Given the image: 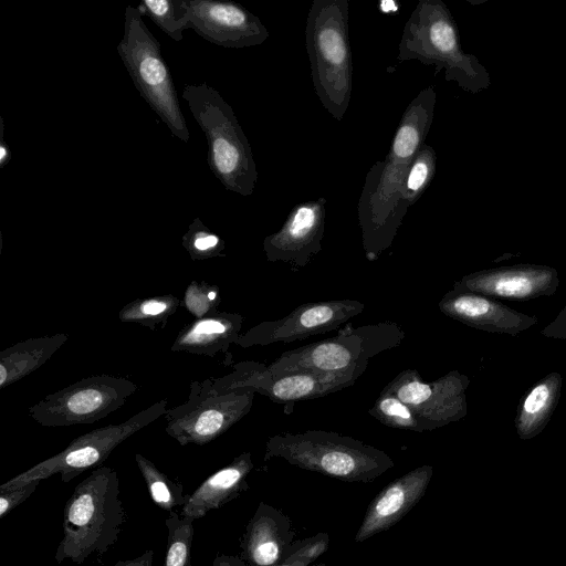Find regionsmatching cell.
<instances>
[{"instance_id":"cell-12","label":"cell","mask_w":566,"mask_h":566,"mask_svg":"<svg viewBox=\"0 0 566 566\" xmlns=\"http://www.w3.org/2000/svg\"><path fill=\"white\" fill-rule=\"evenodd\" d=\"M367 366L339 373L300 370L272 373L264 364L244 360L233 365V371L211 378L218 391L250 388L275 402H293L326 396L354 385Z\"/></svg>"},{"instance_id":"cell-16","label":"cell","mask_w":566,"mask_h":566,"mask_svg":"<svg viewBox=\"0 0 566 566\" xmlns=\"http://www.w3.org/2000/svg\"><path fill=\"white\" fill-rule=\"evenodd\" d=\"M326 199L298 203L281 229L263 240L268 261L304 268L322 250L325 231Z\"/></svg>"},{"instance_id":"cell-28","label":"cell","mask_w":566,"mask_h":566,"mask_svg":"<svg viewBox=\"0 0 566 566\" xmlns=\"http://www.w3.org/2000/svg\"><path fill=\"white\" fill-rule=\"evenodd\" d=\"M243 549L247 558L256 566H270L279 558L280 547L264 515L256 514L251 521L243 541Z\"/></svg>"},{"instance_id":"cell-25","label":"cell","mask_w":566,"mask_h":566,"mask_svg":"<svg viewBox=\"0 0 566 566\" xmlns=\"http://www.w3.org/2000/svg\"><path fill=\"white\" fill-rule=\"evenodd\" d=\"M135 461L155 504L168 513L182 509L189 496L185 495L182 484L172 481L140 453L135 454Z\"/></svg>"},{"instance_id":"cell-33","label":"cell","mask_w":566,"mask_h":566,"mask_svg":"<svg viewBox=\"0 0 566 566\" xmlns=\"http://www.w3.org/2000/svg\"><path fill=\"white\" fill-rule=\"evenodd\" d=\"M41 481L29 482L18 489L0 492V518L24 502L36 490Z\"/></svg>"},{"instance_id":"cell-30","label":"cell","mask_w":566,"mask_h":566,"mask_svg":"<svg viewBox=\"0 0 566 566\" xmlns=\"http://www.w3.org/2000/svg\"><path fill=\"white\" fill-rule=\"evenodd\" d=\"M181 243L193 261L223 256L226 243L203 222L196 218L181 238Z\"/></svg>"},{"instance_id":"cell-10","label":"cell","mask_w":566,"mask_h":566,"mask_svg":"<svg viewBox=\"0 0 566 566\" xmlns=\"http://www.w3.org/2000/svg\"><path fill=\"white\" fill-rule=\"evenodd\" d=\"M255 391H218L211 378L191 381L188 399L165 415V431L180 446H203L223 434L252 408Z\"/></svg>"},{"instance_id":"cell-4","label":"cell","mask_w":566,"mask_h":566,"mask_svg":"<svg viewBox=\"0 0 566 566\" xmlns=\"http://www.w3.org/2000/svg\"><path fill=\"white\" fill-rule=\"evenodd\" d=\"M181 97L207 138L210 170L227 190L243 197L252 195L256 165L232 107L207 82L185 84Z\"/></svg>"},{"instance_id":"cell-21","label":"cell","mask_w":566,"mask_h":566,"mask_svg":"<svg viewBox=\"0 0 566 566\" xmlns=\"http://www.w3.org/2000/svg\"><path fill=\"white\" fill-rule=\"evenodd\" d=\"M243 316L239 313L214 312L185 326L174 344L171 352L216 357L228 353L241 335Z\"/></svg>"},{"instance_id":"cell-11","label":"cell","mask_w":566,"mask_h":566,"mask_svg":"<svg viewBox=\"0 0 566 566\" xmlns=\"http://www.w3.org/2000/svg\"><path fill=\"white\" fill-rule=\"evenodd\" d=\"M137 388L125 377L93 375L46 395L28 413L48 428L91 424L124 406Z\"/></svg>"},{"instance_id":"cell-34","label":"cell","mask_w":566,"mask_h":566,"mask_svg":"<svg viewBox=\"0 0 566 566\" xmlns=\"http://www.w3.org/2000/svg\"><path fill=\"white\" fill-rule=\"evenodd\" d=\"M154 552L151 549L146 551L140 556L117 562L111 566H153Z\"/></svg>"},{"instance_id":"cell-7","label":"cell","mask_w":566,"mask_h":566,"mask_svg":"<svg viewBox=\"0 0 566 566\" xmlns=\"http://www.w3.org/2000/svg\"><path fill=\"white\" fill-rule=\"evenodd\" d=\"M405 336L403 329L391 321L358 327L347 325L334 337L284 352L268 368L275 374L345 371L368 366L370 358L399 346Z\"/></svg>"},{"instance_id":"cell-14","label":"cell","mask_w":566,"mask_h":566,"mask_svg":"<svg viewBox=\"0 0 566 566\" xmlns=\"http://www.w3.org/2000/svg\"><path fill=\"white\" fill-rule=\"evenodd\" d=\"M364 310V303L348 298L305 303L280 319L251 327L239 336L235 345L249 348L302 340L337 329Z\"/></svg>"},{"instance_id":"cell-1","label":"cell","mask_w":566,"mask_h":566,"mask_svg":"<svg viewBox=\"0 0 566 566\" xmlns=\"http://www.w3.org/2000/svg\"><path fill=\"white\" fill-rule=\"evenodd\" d=\"M436 101L432 86L420 91L405 109L385 159L376 161L365 177L357 211L369 261L391 247L408 211L407 174L429 133Z\"/></svg>"},{"instance_id":"cell-3","label":"cell","mask_w":566,"mask_h":566,"mask_svg":"<svg viewBox=\"0 0 566 566\" xmlns=\"http://www.w3.org/2000/svg\"><path fill=\"white\" fill-rule=\"evenodd\" d=\"M305 46L314 91L337 120L348 109L353 90L347 0H314L305 24Z\"/></svg>"},{"instance_id":"cell-22","label":"cell","mask_w":566,"mask_h":566,"mask_svg":"<svg viewBox=\"0 0 566 566\" xmlns=\"http://www.w3.org/2000/svg\"><path fill=\"white\" fill-rule=\"evenodd\" d=\"M69 339L64 333L30 338L0 353V388L13 385L43 366Z\"/></svg>"},{"instance_id":"cell-31","label":"cell","mask_w":566,"mask_h":566,"mask_svg":"<svg viewBox=\"0 0 566 566\" xmlns=\"http://www.w3.org/2000/svg\"><path fill=\"white\" fill-rule=\"evenodd\" d=\"M437 157L433 148L423 144L413 158L406 179V199L409 207L413 206L436 172Z\"/></svg>"},{"instance_id":"cell-18","label":"cell","mask_w":566,"mask_h":566,"mask_svg":"<svg viewBox=\"0 0 566 566\" xmlns=\"http://www.w3.org/2000/svg\"><path fill=\"white\" fill-rule=\"evenodd\" d=\"M431 474L432 468L422 465L387 485L367 510L356 542H363L399 521L422 497Z\"/></svg>"},{"instance_id":"cell-6","label":"cell","mask_w":566,"mask_h":566,"mask_svg":"<svg viewBox=\"0 0 566 566\" xmlns=\"http://www.w3.org/2000/svg\"><path fill=\"white\" fill-rule=\"evenodd\" d=\"M116 50L139 95L175 137L189 142V129L160 43L135 7L125 8L124 32Z\"/></svg>"},{"instance_id":"cell-26","label":"cell","mask_w":566,"mask_h":566,"mask_svg":"<svg viewBox=\"0 0 566 566\" xmlns=\"http://www.w3.org/2000/svg\"><path fill=\"white\" fill-rule=\"evenodd\" d=\"M137 9L176 42L181 41L184 31L189 29L187 0H145Z\"/></svg>"},{"instance_id":"cell-35","label":"cell","mask_w":566,"mask_h":566,"mask_svg":"<svg viewBox=\"0 0 566 566\" xmlns=\"http://www.w3.org/2000/svg\"><path fill=\"white\" fill-rule=\"evenodd\" d=\"M212 566H247L243 560L235 556L218 554L213 559Z\"/></svg>"},{"instance_id":"cell-27","label":"cell","mask_w":566,"mask_h":566,"mask_svg":"<svg viewBox=\"0 0 566 566\" xmlns=\"http://www.w3.org/2000/svg\"><path fill=\"white\" fill-rule=\"evenodd\" d=\"M195 520L170 512L165 523L168 531L164 566H191Z\"/></svg>"},{"instance_id":"cell-8","label":"cell","mask_w":566,"mask_h":566,"mask_svg":"<svg viewBox=\"0 0 566 566\" xmlns=\"http://www.w3.org/2000/svg\"><path fill=\"white\" fill-rule=\"evenodd\" d=\"M167 405L168 401L161 399L120 423L108 424L78 436L61 452L0 485V492L14 490L54 474H60L64 483L72 481L87 469L102 464L122 442L165 416Z\"/></svg>"},{"instance_id":"cell-15","label":"cell","mask_w":566,"mask_h":566,"mask_svg":"<svg viewBox=\"0 0 566 566\" xmlns=\"http://www.w3.org/2000/svg\"><path fill=\"white\" fill-rule=\"evenodd\" d=\"M189 29L208 42L231 49L262 44L270 32L260 18L232 1L187 0Z\"/></svg>"},{"instance_id":"cell-5","label":"cell","mask_w":566,"mask_h":566,"mask_svg":"<svg viewBox=\"0 0 566 566\" xmlns=\"http://www.w3.org/2000/svg\"><path fill=\"white\" fill-rule=\"evenodd\" d=\"M273 457L346 481L367 482L394 467V461L384 451L352 437L324 430L282 432L269 438L264 459Z\"/></svg>"},{"instance_id":"cell-2","label":"cell","mask_w":566,"mask_h":566,"mask_svg":"<svg viewBox=\"0 0 566 566\" xmlns=\"http://www.w3.org/2000/svg\"><path fill=\"white\" fill-rule=\"evenodd\" d=\"M125 521L117 472L109 467L96 468L65 503L55 560L81 565L93 554L103 556L117 542Z\"/></svg>"},{"instance_id":"cell-19","label":"cell","mask_w":566,"mask_h":566,"mask_svg":"<svg viewBox=\"0 0 566 566\" xmlns=\"http://www.w3.org/2000/svg\"><path fill=\"white\" fill-rule=\"evenodd\" d=\"M440 311L465 325L488 332L518 333L536 319L517 313L489 296L473 292L450 291L439 302Z\"/></svg>"},{"instance_id":"cell-29","label":"cell","mask_w":566,"mask_h":566,"mask_svg":"<svg viewBox=\"0 0 566 566\" xmlns=\"http://www.w3.org/2000/svg\"><path fill=\"white\" fill-rule=\"evenodd\" d=\"M368 413L381 423L395 428L422 432L423 428L410 407L396 396L381 390Z\"/></svg>"},{"instance_id":"cell-23","label":"cell","mask_w":566,"mask_h":566,"mask_svg":"<svg viewBox=\"0 0 566 566\" xmlns=\"http://www.w3.org/2000/svg\"><path fill=\"white\" fill-rule=\"evenodd\" d=\"M560 384L559 374H551L524 397L516 417V428L523 439L534 437L547 423L556 406Z\"/></svg>"},{"instance_id":"cell-24","label":"cell","mask_w":566,"mask_h":566,"mask_svg":"<svg viewBox=\"0 0 566 566\" xmlns=\"http://www.w3.org/2000/svg\"><path fill=\"white\" fill-rule=\"evenodd\" d=\"M180 305L181 301L172 294L137 298L119 311L118 318L155 331L163 328Z\"/></svg>"},{"instance_id":"cell-17","label":"cell","mask_w":566,"mask_h":566,"mask_svg":"<svg viewBox=\"0 0 566 566\" xmlns=\"http://www.w3.org/2000/svg\"><path fill=\"white\" fill-rule=\"evenodd\" d=\"M557 283V274L551 268L517 266L465 275L454 283L453 290L492 297L526 300L552 294Z\"/></svg>"},{"instance_id":"cell-20","label":"cell","mask_w":566,"mask_h":566,"mask_svg":"<svg viewBox=\"0 0 566 566\" xmlns=\"http://www.w3.org/2000/svg\"><path fill=\"white\" fill-rule=\"evenodd\" d=\"M253 468L251 453L244 452L207 478L188 496L179 512L181 517L198 520L237 497L247 488L245 478Z\"/></svg>"},{"instance_id":"cell-13","label":"cell","mask_w":566,"mask_h":566,"mask_svg":"<svg viewBox=\"0 0 566 566\" xmlns=\"http://www.w3.org/2000/svg\"><path fill=\"white\" fill-rule=\"evenodd\" d=\"M468 382V378L458 371L427 382L416 369H405L382 390L410 407L423 431H430L458 421L467 413Z\"/></svg>"},{"instance_id":"cell-32","label":"cell","mask_w":566,"mask_h":566,"mask_svg":"<svg viewBox=\"0 0 566 566\" xmlns=\"http://www.w3.org/2000/svg\"><path fill=\"white\" fill-rule=\"evenodd\" d=\"M219 289L206 282L192 281L186 289L184 303L196 317L203 318L217 312L220 304Z\"/></svg>"},{"instance_id":"cell-36","label":"cell","mask_w":566,"mask_h":566,"mask_svg":"<svg viewBox=\"0 0 566 566\" xmlns=\"http://www.w3.org/2000/svg\"><path fill=\"white\" fill-rule=\"evenodd\" d=\"M0 166L1 167H4L11 159V153H10V149L8 147V145L6 144L4 142V138H3V128H4V124H3V118L1 117L0 118Z\"/></svg>"},{"instance_id":"cell-9","label":"cell","mask_w":566,"mask_h":566,"mask_svg":"<svg viewBox=\"0 0 566 566\" xmlns=\"http://www.w3.org/2000/svg\"><path fill=\"white\" fill-rule=\"evenodd\" d=\"M411 60L434 65L436 73L444 70L448 81L470 85L473 75L471 57L461 52L455 24L442 1L419 0L408 18L397 61Z\"/></svg>"}]
</instances>
